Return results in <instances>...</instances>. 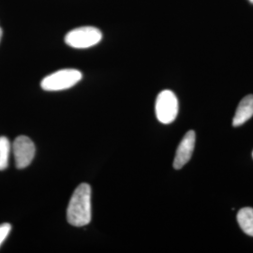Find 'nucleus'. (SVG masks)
<instances>
[{"label":"nucleus","mask_w":253,"mask_h":253,"mask_svg":"<svg viewBox=\"0 0 253 253\" xmlns=\"http://www.w3.org/2000/svg\"><path fill=\"white\" fill-rule=\"evenodd\" d=\"M249 1H250V2H251V3H253V0H249Z\"/></svg>","instance_id":"f8f14e48"},{"label":"nucleus","mask_w":253,"mask_h":253,"mask_svg":"<svg viewBox=\"0 0 253 253\" xmlns=\"http://www.w3.org/2000/svg\"><path fill=\"white\" fill-rule=\"evenodd\" d=\"M155 111L158 120L163 124H170L178 114V100L171 90H163L158 95Z\"/></svg>","instance_id":"20e7f679"},{"label":"nucleus","mask_w":253,"mask_h":253,"mask_svg":"<svg viewBox=\"0 0 253 253\" xmlns=\"http://www.w3.org/2000/svg\"><path fill=\"white\" fill-rule=\"evenodd\" d=\"M253 117V95H249V96H246L238 104L235 117L233 119V126H241Z\"/></svg>","instance_id":"0eeeda50"},{"label":"nucleus","mask_w":253,"mask_h":253,"mask_svg":"<svg viewBox=\"0 0 253 253\" xmlns=\"http://www.w3.org/2000/svg\"><path fill=\"white\" fill-rule=\"evenodd\" d=\"M102 39L100 29L93 27H83L70 31L65 37V42L73 48L85 49L97 45Z\"/></svg>","instance_id":"7ed1b4c3"},{"label":"nucleus","mask_w":253,"mask_h":253,"mask_svg":"<svg viewBox=\"0 0 253 253\" xmlns=\"http://www.w3.org/2000/svg\"><path fill=\"white\" fill-rule=\"evenodd\" d=\"M237 222L246 235L253 236V208H245L237 213Z\"/></svg>","instance_id":"6e6552de"},{"label":"nucleus","mask_w":253,"mask_h":253,"mask_svg":"<svg viewBox=\"0 0 253 253\" xmlns=\"http://www.w3.org/2000/svg\"><path fill=\"white\" fill-rule=\"evenodd\" d=\"M67 219L73 226L83 227L91 221V188L83 183L74 190L67 209Z\"/></svg>","instance_id":"f257e3e1"},{"label":"nucleus","mask_w":253,"mask_h":253,"mask_svg":"<svg viewBox=\"0 0 253 253\" xmlns=\"http://www.w3.org/2000/svg\"><path fill=\"white\" fill-rule=\"evenodd\" d=\"M11 231V225L9 223L0 224V246L5 241Z\"/></svg>","instance_id":"9d476101"},{"label":"nucleus","mask_w":253,"mask_h":253,"mask_svg":"<svg viewBox=\"0 0 253 253\" xmlns=\"http://www.w3.org/2000/svg\"></svg>","instance_id":"ddd939ff"},{"label":"nucleus","mask_w":253,"mask_h":253,"mask_svg":"<svg viewBox=\"0 0 253 253\" xmlns=\"http://www.w3.org/2000/svg\"><path fill=\"white\" fill-rule=\"evenodd\" d=\"M196 135L194 130H189L183 137L180 144L176 149V153L173 161V168L179 170L184 165L190 162V158L193 154L195 146Z\"/></svg>","instance_id":"423d86ee"},{"label":"nucleus","mask_w":253,"mask_h":253,"mask_svg":"<svg viewBox=\"0 0 253 253\" xmlns=\"http://www.w3.org/2000/svg\"><path fill=\"white\" fill-rule=\"evenodd\" d=\"M82 77L81 72L78 70H60L46 76L41 83V86L45 91L66 90L81 81Z\"/></svg>","instance_id":"f03ea898"},{"label":"nucleus","mask_w":253,"mask_h":253,"mask_svg":"<svg viewBox=\"0 0 253 253\" xmlns=\"http://www.w3.org/2000/svg\"><path fill=\"white\" fill-rule=\"evenodd\" d=\"M2 35H3V31H2V28L0 27V41H1V38H2Z\"/></svg>","instance_id":"9b49d317"},{"label":"nucleus","mask_w":253,"mask_h":253,"mask_svg":"<svg viewBox=\"0 0 253 253\" xmlns=\"http://www.w3.org/2000/svg\"><path fill=\"white\" fill-rule=\"evenodd\" d=\"M11 145L7 137H0V171L7 169L9 165Z\"/></svg>","instance_id":"1a4fd4ad"},{"label":"nucleus","mask_w":253,"mask_h":253,"mask_svg":"<svg viewBox=\"0 0 253 253\" xmlns=\"http://www.w3.org/2000/svg\"><path fill=\"white\" fill-rule=\"evenodd\" d=\"M15 165L18 169L27 168L35 157V145L27 136H19L11 145Z\"/></svg>","instance_id":"39448f33"}]
</instances>
